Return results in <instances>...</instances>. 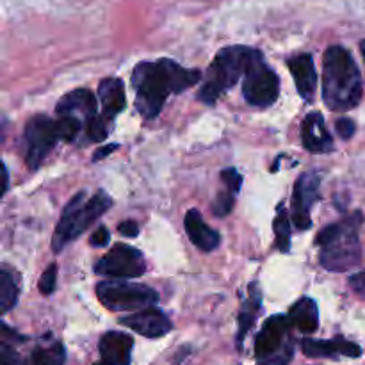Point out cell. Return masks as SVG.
I'll return each mask as SVG.
<instances>
[{"label":"cell","instance_id":"1","mask_svg":"<svg viewBox=\"0 0 365 365\" xmlns=\"http://www.w3.org/2000/svg\"><path fill=\"white\" fill-rule=\"evenodd\" d=\"M202 78L198 70H187L171 59L139 63L132 71L135 89V109L145 120L160 114L170 93H182Z\"/></svg>","mask_w":365,"mask_h":365},{"label":"cell","instance_id":"2","mask_svg":"<svg viewBox=\"0 0 365 365\" xmlns=\"http://www.w3.org/2000/svg\"><path fill=\"white\" fill-rule=\"evenodd\" d=\"M362 75L344 46H330L323 57V96L331 110H348L362 98Z\"/></svg>","mask_w":365,"mask_h":365},{"label":"cell","instance_id":"3","mask_svg":"<svg viewBox=\"0 0 365 365\" xmlns=\"http://www.w3.org/2000/svg\"><path fill=\"white\" fill-rule=\"evenodd\" d=\"M362 212H353L339 223L328 225L317 234L316 245L319 246V262L328 271H346L359 266L362 259L360 228Z\"/></svg>","mask_w":365,"mask_h":365},{"label":"cell","instance_id":"4","mask_svg":"<svg viewBox=\"0 0 365 365\" xmlns=\"http://www.w3.org/2000/svg\"><path fill=\"white\" fill-rule=\"evenodd\" d=\"M86 196H88L86 191L77 192L64 207L52 239V250L56 253L64 250L68 242L75 241L78 235L84 234L113 205V200L106 191H98L91 198H86Z\"/></svg>","mask_w":365,"mask_h":365},{"label":"cell","instance_id":"5","mask_svg":"<svg viewBox=\"0 0 365 365\" xmlns=\"http://www.w3.org/2000/svg\"><path fill=\"white\" fill-rule=\"evenodd\" d=\"M252 53L253 48L248 46H227L220 50L207 71L205 84L200 89V100L212 106L227 89L234 88L241 75H245Z\"/></svg>","mask_w":365,"mask_h":365},{"label":"cell","instance_id":"6","mask_svg":"<svg viewBox=\"0 0 365 365\" xmlns=\"http://www.w3.org/2000/svg\"><path fill=\"white\" fill-rule=\"evenodd\" d=\"M289 316H273L255 339V356L260 365H287L294 353Z\"/></svg>","mask_w":365,"mask_h":365},{"label":"cell","instance_id":"7","mask_svg":"<svg viewBox=\"0 0 365 365\" xmlns=\"http://www.w3.org/2000/svg\"><path fill=\"white\" fill-rule=\"evenodd\" d=\"M280 95V78L274 73L273 68L264 61L259 50H253L252 59L245 71L242 82V96L253 107L266 109L277 102Z\"/></svg>","mask_w":365,"mask_h":365},{"label":"cell","instance_id":"8","mask_svg":"<svg viewBox=\"0 0 365 365\" xmlns=\"http://www.w3.org/2000/svg\"><path fill=\"white\" fill-rule=\"evenodd\" d=\"M96 296L106 309L113 312H128L153 307L159 302V296L153 289L130 282H100Z\"/></svg>","mask_w":365,"mask_h":365},{"label":"cell","instance_id":"9","mask_svg":"<svg viewBox=\"0 0 365 365\" xmlns=\"http://www.w3.org/2000/svg\"><path fill=\"white\" fill-rule=\"evenodd\" d=\"M59 138L57 123L45 114H36L27 121L24 132L25 163L31 170H38L39 164L46 159Z\"/></svg>","mask_w":365,"mask_h":365},{"label":"cell","instance_id":"10","mask_svg":"<svg viewBox=\"0 0 365 365\" xmlns=\"http://www.w3.org/2000/svg\"><path fill=\"white\" fill-rule=\"evenodd\" d=\"M146 271L145 257L128 245H114L109 253L96 262L95 273L109 278H138Z\"/></svg>","mask_w":365,"mask_h":365},{"label":"cell","instance_id":"11","mask_svg":"<svg viewBox=\"0 0 365 365\" xmlns=\"http://www.w3.org/2000/svg\"><path fill=\"white\" fill-rule=\"evenodd\" d=\"M319 185L321 178L314 171H307L296 180L292 192V223L298 230H309L312 225L310 210L319 200Z\"/></svg>","mask_w":365,"mask_h":365},{"label":"cell","instance_id":"12","mask_svg":"<svg viewBox=\"0 0 365 365\" xmlns=\"http://www.w3.org/2000/svg\"><path fill=\"white\" fill-rule=\"evenodd\" d=\"M120 323L134 330L135 334L148 339L164 337V335L171 331V321L168 319V316L163 310L155 309V307H148V309L128 314L127 317H121Z\"/></svg>","mask_w":365,"mask_h":365},{"label":"cell","instance_id":"13","mask_svg":"<svg viewBox=\"0 0 365 365\" xmlns=\"http://www.w3.org/2000/svg\"><path fill=\"white\" fill-rule=\"evenodd\" d=\"M302 349L310 359H337V356H349L356 359L362 355V349L355 342H349L342 337H335L334 341H317V339H305L302 342Z\"/></svg>","mask_w":365,"mask_h":365},{"label":"cell","instance_id":"14","mask_svg":"<svg viewBox=\"0 0 365 365\" xmlns=\"http://www.w3.org/2000/svg\"><path fill=\"white\" fill-rule=\"evenodd\" d=\"M57 116H75L86 125L96 116V98L89 89H75L61 98L56 107Z\"/></svg>","mask_w":365,"mask_h":365},{"label":"cell","instance_id":"15","mask_svg":"<svg viewBox=\"0 0 365 365\" xmlns=\"http://www.w3.org/2000/svg\"><path fill=\"white\" fill-rule=\"evenodd\" d=\"M134 339L123 331H107L100 339V356L103 365H130Z\"/></svg>","mask_w":365,"mask_h":365},{"label":"cell","instance_id":"16","mask_svg":"<svg viewBox=\"0 0 365 365\" xmlns=\"http://www.w3.org/2000/svg\"><path fill=\"white\" fill-rule=\"evenodd\" d=\"M287 64L296 82V89H298L299 96L305 102H312L317 84L316 64H314L312 56L310 53H298V56H292L287 61Z\"/></svg>","mask_w":365,"mask_h":365},{"label":"cell","instance_id":"17","mask_svg":"<svg viewBox=\"0 0 365 365\" xmlns=\"http://www.w3.org/2000/svg\"><path fill=\"white\" fill-rule=\"evenodd\" d=\"M303 146L312 153H327L334 148V139L324 125L321 113H310L302 127Z\"/></svg>","mask_w":365,"mask_h":365},{"label":"cell","instance_id":"18","mask_svg":"<svg viewBox=\"0 0 365 365\" xmlns=\"http://www.w3.org/2000/svg\"><path fill=\"white\" fill-rule=\"evenodd\" d=\"M98 96L102 103V116L113 121L127 106L125 98V84L121 78H103L98 84Z\"/></svg>","mask_w":365,"mask_h":365},{"label":"cell","instance_id":"19","mask_svg":"<svg viewBox=\"0 0 365 365\" xmlns=\"http://www.w3.org/2000/svg\"><path fill=\"white\" fill-rule=\"evenodd\" d=\"M184 227L192 245L198 246L203 252H214L220 246V234L203 221L202 214L196 209H191L185 214Z\"/></svg>","mask_w":365,"mask_h":365},{"label":"cell","instance_id":"20","mask_svg":"<svg viewBox=\"0 0 365 365\" xmlns=\"http://www.w3.org/2000/svg\"><path fill=\"white\" fill-rule=\"evenodd\" d=\"M289 321L292 328L299 330L302 334H314L319 328V312L317 303L312 298H302L296 302L289 310Z\"/></svg>","mask_w":365,"mask_h":365},{"label":"cell","instance_id":"21","mask_svg":"<svg viewBox=\"0 0 365 365\" xmlns=\"http://www.w3.org/2000/svg\"><path fill=\"white\" fill-rule=\"evenodd\" d=\"M260 309H262V298H260L259 285L252 284L250 285V296L245 303H242L241 314H239V331H237V344L241 346L245 341L246 334L250 328L253 327L255 319L259 317Z\"/></svg>","mask_w":365,"mask_h":365},{"label":"cell","instance_id":"22","mask_svg":"<svg viewBox=\"0 0 365 365\" xmlns=\"http://www.w3.org/2000/svg\"><path fill=\"white\" fill-rule=\"evenodd\" d=\"M18 282L14 278V273H11L7 267H2L0 273V310L2 314H7L18 303Z\"/></svg>","mask_w":365,"mask_h":365},{"label":"cell","instance_id":"23","mask_svg":"<svg viewBox=\"0 0 365 365\" xmlns=\"http://www.w3.org/2000/svg\"><path fill=\"white\" fill-rule=\"evenodd\" d=\"M64 360H66V351L63 344L56 342L46 348H36L25 365H64Z\"/></svg>","mask_w":365,"mask_h":365},{"label":"cell","instance_id":"24","mask_svg":"<svg viewBox=\"0 0 365 365\" xmlns=\"http://www.w3.org/2000/svg\"><path fill=\"white\" fill-rule=\"evenodd\" d=\"M274 237H277V248L282 253H289L291 250V221L284 205H278L277 216L273 221Z\"/></svg>","mask_w":365,"mask_h":365},{"label":"cell","instance_id":"25","mask_svg":"<svg viewBox=\"0 0 365 365\" xmlns=\"http://www.w3.org/2000/svg\"><path fill=\"white\" fill-rule=\"evenodd\" d=\"M56 123L57 130H59V138L66 143H73L78 138L82 128H84V123L75 116H59Z\"/></svg>","mask_w":365,"mask_h":365},{"label":"cell","instance_id":"26","mask_svg":"<svg viewBox=\"0 0 365 365\" xmlns=\"http://www.w3.org/2000/svg\"><path fill=\"white\" fill-rule=\"evenodd\" d=\"M107 134H109V121L103 116H98V114H96V116L86 125V138L91 143L106 141Z\"/></svg>","mask_w":365,"mask_h":365},{"label":"cell","instance_id":"27","mask_svg":"<svg viewBox=\"0 0 365 365\" xmlns=\"http://www.w3.org/2000/svg\"><path fill=\"white\" fill-rule=\"evenodd\" d=\"M234 202H235L234 191H230V189H225V191H221L212 203L214 214H216L217 217H223V216H227V214H230L232 209H234Z\"/></svg>","mask_w":365,"mask_h":365},{"label":"cell","instance_id":"28","mask_svg":"<svg viewBox=\"0 0 365 365\" xmlns=\"http://www.w3.org/2000/svg\"><path fill=\"white\" fill-rule=\"evenodd\" d=\"M56 282H57V266L56 264H50L48 269L41 274V280H39V291L45 296H50L56 291Z\"/></svg>","mask_w":365,"mask_h":365},{"label":"cell","instance_id":"29","mask_svg":"<svg viewBox=\"0 0 365 365\" xmlns=\"http://www.w3.org/2000/svg\"><path fill=\"white\" fill-rule=\"evenodd\" d=\"M221 180H223L225 187L234 191L237 195L242 187V177L235 168H227V170L221 171Z\"/></svg>","mask_w":365,"mask_h":365},{"label":"cell","instance_id":"30","mask_svg":"<svg viewBox=\"0 0 365 365\" xmlns=\"http://www.w3.org/2000/svg\"><path fill=\"white\" fill-rule=\"evenodd\" d=\"M0 362H2V365H20V355L6 341L0 344Z\"/></svg>","mask_w":365,"mask_h":365},{"label":"cell","instance_id":"31","mask_svg":"<svg viewBox=\"0 0 365 365\" xmlns=\"http://www.w3.org/2000/svg\"><path fill=\"white\" fill-rule=\"evenodd\" d=\"M335 128H337V134L341 135L342 139H351L353 135H355V121L349 120V118H341V120H337V123H335Z\"/></svg>","mask_w":365,"mask_h":365},{"label":"cell","instance_id":"32","mask_svg":"<svg viewBox=\"0 0 365 365\" xmlns=\"http://www.w3.org/2000/svg\"><path fill=\"white\" fill-rule=\"evenodd\" d=\"M109 242V230L106 227L96 228L95 234L89 237V245L95 246V248H100V246H106Z\"/></svg>","mask_w":365,"mask_h":365},{"label":"cell","instance_id":"33","mask_svg":"<svg viewBox=\"0 0 365 365\" xmlns=\"http://www.w3.org/2000/svg\"><path fill=\"white\" fill-rule=\"evenodd\" d=\"M118 232L125 237H135L139 234V225L135 221H123V223L118 227Z\"/></svg>","mask_w":365,"mask_h":365},{"label":"cell","instance_id":"34","mask_svg":"<svg viewBox=\"0 0 365 365\" xmlns=\"http://www.w3.org/2000/svg\"><path fill=\"white\" fill-rule=\"evenodd\" d=\"M114 150H118V145H107V146H103V148L96 150V153H95V157H93V160L106 159V157L109 155V152H114Z\"/></svg>","mask_w":365,"mask_h":365},{"label":"cell","instance_id":"35","mask_svg":"<svg viewBox=\"0 0 365 365\" xmlns=\"http://www.w3.org/2000/svg\"><path fill=\"white\" fill-rule=\"evenodd\" d=\"M360 48H362V56H364V61H365V39L362 43H360Z\"/></svg>","mask_w":365,"mask_h":365}]
</instances>
